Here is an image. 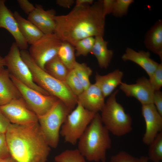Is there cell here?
<instances>
[{
    "label": "cell",
    "instance_id": "cell-7",
    "mask_svg": "<svg viewBox=\"0 0 162 162\" xmlns=\"http://www.w3.org/2000/svg\"><path fill=\"white\" fill-rule=\"evenodd\" d=\"M96 113L86 109L78 101L76 107L68 115L61 127L60 134L65 141L75 145Z\"/></svg>",
    "mask_w": 162,
    "mask_h": 162
},
{
    "label": "cell",
    "instance_id": "cell-27",
    "mask_svg": "<svg viewBox=\"0 0 162 162\" xmlns=\"http://www.w3.org/2000/svg\"><path fill=\"white\" fill-rule=\"evenodd\" d=\"M77 149H66L56 155L55 161L59 162H86Z\"/></svg>",
    "mask_w": 162,
    "mask_h": 162
},
{
    "label": "cell",
    "instance_id": "cell-13",
    "mask_svg": "<svg viewBox=\"0 0 162 162\" xmlns=\"http://www.w3.org/2000/svg\"><path fill=\"white\" fill-rule=\"evenodd\" d=\"M119 88L127 96L136 98L142 105L153 104L154 91L149 79L145 77L138 79L134 84H128L122 82Z\"/></svg>",
    "mask_w": 162,
    "mask_h": 162
},
{
    "label": "cell",
    "instance_id": "cell-9",
    "mask_svg": "<svg viewBox=\"0 0 162 162\" xmlns=\"http://www.w3.org/2000/svg\"><path fill=\"white\" fill-rule=\"evenodd\" d=\"M62 42L54 33L44 34L35 43L31 45L29 54L38 66L45 70L46 63L57 55Z\"/></svg>",
    "mask_w": 162,
    "mask_h": 162
},
{
    "label": "cell",
    "instance_id": "cell-8",
    "mask_svg": "<svg viewBox=\"0 0 162 162\" xmlns=\"http://www.w3.org/2000/svg\"><path fill=\"white\" fill-rule=\"evenodd\" d=\"M4 59L5 66L10 75L37 91L44 94H50L34 82L30 70L22 59L20 49L15 42L12 43Z\"/></svg>",
    "mask_w": 162,
    "mask_h": 162
},
{
    "label": "cell",
    "instance_id": "cell-33",
    "mask_svg": "<svg viewBox=\"0 0 162 162\" xmlns=\"http://www.w3.org/2000/svg\"><path fill=\"white\" fill-rule=\"evenodd\" d=\"M10 156L5 134H0V158Z\"/></svg>",
    "mask_w": 162,
    "mask_h": 162
},
{
    "label": "cell",
    "instance_id": "cell-37",
    "mask_svg": "<svg viewBox=\"0 0 162 162\" xmlns=\"http://www.w3.org/2000/svg\"><path fill=\"white\" fill-rule=\"evenodd\" d=\"M115 0H103V11L105 16L107 14L112 13Z\"/></svg>",
    "mask_w": 162,
    "mask_h": 162
},
{
    "label": "cell",
    "instance_id": "cell-41",
    "mask_svg": "<svg viewBox=\"0 0 162 162\" xmlns=\"http://www.w3.org/2000/svg\"><path fill=\"white\" fill-rule=\"evenodd\" d=\"M4 66H5V63L4 58L0 56V71L4 68Z\"/></svg>",
    "mask_w": 162,
    "mask_h": 162
},
{
    "label": "cell",
    "instance_id": "cell-40",
    "mask_svg": "<svg viewBox=\"0 0 162 162\" xmlns=\"http://www.w3.org/2000/svg\"><path fill=\"white\" fill-rule=\"evenodd\" d=\"M0 162H17L11 155L7 157L0 158Z\"/></svg>",
    "mask_w": 162,
    "mask_h": 162
},
{
    "label": "cell",
    "instance_id": "cell-19",
    "mask_svg": "<svg viewBox=\"0 0 162 162\" xmlns=\"http://www.w3.org/2000/svg\"><path fill=\"white\" fill-rule=\"evenodd\" d=\"M123 73L116 69L105 75L96 73L95 83L101 90L105 98L110 96L115 89L121 84Z\"/></svg>",
    "mask_w": 162,
    "mask_h": 162
},
{
    "label": "cell",
    "instance_id": "cell-39",
    "mask_svg": "<svg viewBox=\"0 0 162 162\" xmlns=\"http://www.w3.org/2000/svg\"><path fill=\"white\" fill-rule=\"evenodd\" d=\"M94 3L93 0H76L75 1V6L78 7L86 5H91Z\"/></svg>",
    "mask_w": 162,
    "mask_h": 162
},
{
    "label": "cell",
    "instance_id": "cell-5",
    "mask_svg": "<svg viewBox=\"0 0 162 162\" xmlns=\"http://www.w3.org/2000/svg\"><path fill=\"white\" fill-rule=\"evenodd\" d=\"M118 90H116L106 100L100 115L102 123L109 132L117 136L130 133L132 130V119L123 106L116 100Z\"/></svg>",
    "mask_w": 162,
    "mask_h": 162
},
{
    "label": "cell",
    "instance_id": "cell-12",
    "mask_svg": "<svg viewBox=\"0 0 162 162\" xmlns=\"http://www.w3.org/2000/svg\"><path fill=\"white\" fill-rule=\"evenodd\" d=\"M141 112L146 124L142 140L144 144L148 145L162 131V116L153 104L142 105Z\"/></svg>",
    "mask_w": 162,
    "mask_h": 162
},
{
    "label": "cell",
    "instance_id": "cell-43",
    "mask_svg": "<svg viewBox=\"0 0 162 162\" xmlns=\"http://www.w3.org/2000/svg\"><path fill=\"white\" fill-rule=\"evenodd\" d=\"M58 162V161H55V162Z\"/></svg>",
    "mask_w": 162,
    "mask_h": 162
},
{
    "label": "cell",
    "instance_id": "cell-11",
    "mask_svg": "<svg viewBox=\"0 0 162 162\" xmlns=\"http://www.w3.org/2000/svg\"><path fill=\"white\" fill-rule=\"evenodd\" d=\"M0 110L11 124H26L38 122V116L22 97L0 106Z\"/></svg>",
    "mask_w": 162,
    "mask_h": 162
},
{
    "label": "cell",
    "instance_id": "cell-6",
    "mask_svg": "<svg viewBox=\"0 0 162 162\" xmlns=\"http://www.w3.org/2000/svg\"><path fill=\"white\" fill-rule=\"evenodd\" d=\"M72 110L58 99L47 112L38 117L41 130L50 147L57 146L61 127Z\"/></svg>",
    "mask_w": 162,
    "mask_h": 162
},
{
    "label": "cell",
    "instance_id": "cell-25",
    "mask_svg": "<svg viewBox=\"0 0 162 162\" xmlns=\"http://www.w3.org/2000/svg\"><path fill=\"white\" fill-rule=\"evenodd\" d=\"M147 156L148 160L153 162H160L162 160V131L159 133L148 145Z\"/></svg>",
    "mask_w": 162,
    "mask_h": 162
},
{
    "label": "cell",
    "instance_id": "cell-1",
    "mask_svg": "<svg viewBox=\"0 0 162 162\" xmlns=\"http://www.w3.org/2000/svg\"><path fill=\"white\" fill-rule=\"evenodd\" d=\"M102 2L99 0L91 5L75 6L66 15L56 16L54 33L62 41L74 46L85 38L103 36L105 16Z\"/></svg>",
    "mask_w": 162,
    "mask_h": 162
},
{
    "label": "cell",
    "instance_id": "cell-15",
    "mask_svg": "<svg viewBox=\"0 0 162 162\" xmlns=\"http://www.w3.org/2000/svg\"><path fill=\"white\" fill-rule=\"evenodd\" d=\"M55 10H44L40 5L28 15V20L36 26L44 34L54 33L56 27Z\"/></svg>",
    "mask_w": 162,
    "mask_h": 162
},
{
    "label": "cell",
    "instance_id": "cell-17",
    "mask_svg": "<svg viewBox=\"0 0 162 162\" xmlns=\"http://www.w3.org/2000/svg\"><path fill=\"white\" fill-rule=\"evenodd\" d=\"M122 58L124 61H130L138 65L144 70L149 77L159 64L150 58L149 52L142 50L136 52L129 47L127 48Z\"/></svg>",
    "mask_w": 162,
    "mask_h": 162
},
{
    "label": "cell",
    "instance_id": "cell-35",
    "mask_svg": "<svg viewBox=\"0 0 162 162\" xmlns=\"http://www.w3.org/2000/svg\"><path fill=\"white\" fill-rule=\"evenodd\" d=\"M20 8L26 14L29 15L35 8V6L27 0H17Z\"/></svg>",
    "mask_w": 162,
    "mask_h": 162
},
{
    "label": "cell",
    "instance_id": "cell-29",
    "mask_svg": "<svg viewBox=\"0 0 162 162\" xmlns=\"http://www.w3.org/2000/svg\"><path fill=\"white\" fill-rule=\"evenodd\" d=\"M64 82L73 93L76 97L84 90L82 85L73 69L70 71Z\"/></svg>",
    "mask_w": 162,
    "mask_h": 162
},
{
    "label": "cell",
    "instance_id": "cell-21",
    "mask_svg": "<svg viewBox=\"0 0 162 162\" xmlns=\"http://www.w3.org/2000/svg\"><path fill=\"white\" fill-rule=\"evenodd\" d=\"M20 30L28 44L32 45L39 40L44 34L34 24L22 17L17 11L13 13Z\"/></svg>",
    "mask_w": 162,
    "mask_h": 162
},
{
    "label": "cell",
    "instance_id": "cell-23",
    "mask_svg": "<svg viewBox=\"0 0 162 162\" xmlns=\"http://www.w3.org/2000/svg\"><path fill=\"white\" fill-rule=\"evenodd\" d=\"M44 69L52 76L64 82L70 70L64 64L57 55L46 63Z\"/></svg>",
    "mask_w": 162,
    "mask_h": 162
},
{
    "label": "cell",
    "instance_id": "cell-32",
    "mask_svg": "<svg viewBox=\"0 0 162 162\" xmlns=\"http://www.w3.org/2000/svg\"><path fill=\"white\" fill-rule=\"evenodd\" d=\"M110 162H140V158L134 157L124 151L112 156Z\"/></svg>",
    "mask_w": 162,
    "mask_h": 162
},
{
    "label": "cell",
    "instance_id": "cell-14",
    "mask_svg": "<svg viewBox=\"0 0 162 162\" xmlns=\"http://www.w3.org/2000/svg\"><path fill=\"white\" fill-rule=\"evenodd\" d=\"M5 1L0 0V28L7 30L14 39L20 50H26L28 44L22 34L13 13L5 4Z\"/></svg>",
    "mask_w": 162,
    "mask_h": 162
},
{
    "label": "cell",
    "instance_id": "cell-30",
    "mask_svg": "<svg viewBox=\"0 0 162 162\" xmlns=\"http://www.w3.org/2000/svg\"><path fill=\"white\" fill-rule=\"evenodd\" d=\"M134 2L133 0H115L112 13L117 17H121L126 14L130 5Z\"/></svg>",
    "mask_w": 162,
    "mask_h": 162
},
{
    "label": "cell",
    "instance_id": "cell-22",
    "mask_svg": "<svg viewBox=\"0 0 162 162\" xmlns=\"http://www.w3.org/2000/svg\"><path fill=\"white\" fill-rule=\"evenodd\" d=\"M94 38V43L90 53L95 57L100 68H106L112 58L113 51L108 49V42L104 40L103 36H98Z\"/></svg>",
    "mask_w": 162,
    "mask_h": 162
},
{
    "label": "cell",
    "instance_id": "cell-2",
    "mask_svg": "<svg viewBox=\"0 0 162 162\" xmlns=\"http://www.w3.org/2000/svg\"><path fill=\"white\" fill-rule=\"evenodd\" d=\"M10 155L17 162H46L50 151L38 122L11 123L5 134Z\"/></svg>",
    "mask_w": 162,
    "mask_h": 162
},
{
    "label": "cell",
    "instance_id": "cell-20",
    "mask_svg": "<svg viewBox=\"0 0 162 162\" xmlns=\"http://www.w3.org/2000/svg\"><path fill=\"white\" fill-rule=\"evenodd\" d=\"M146 47L158 55L162 61V21L159 20L146 33L144 40Z\"/></svg>",
    "mask_w": 162,
    "mask_h": 162
},
{
    "label": "cell",
    "instance_id": "cell-18",
    "mask_svg": "<svg viewBox=\"0 0 162 162\" xmlns=\"http://www.w3.org/2000/svg\"><path fill=\"white\" fill-rule=\"evenodd\" d=\"M22 97L18 89L11 79L7 69L0 71V106Z\"/></svg>",
    "mask_w": 162,
    "mask_h": 162
},
{
    "label": "cell",
    "instance_id": "cell-42",
    "mask_svg": "<svg viewBox=\"0 0 162 162\" xmlns=\"http://www.w3.org/2000/svg\"><path fill=\"white\" fill-rule=\"evenodd\" d=\"M140 162H148L149 160L147 156H142L140 158ZM162 162V161L160 162Z\"/></svg>",
    "mask_w": 162,
    "mask_h": 162
},
{
    "label": "cell",
    "instance_id": "cell-38",
    "mask_svg": "<svg viewBox=\"0 0 162 162\" xmlns=\"http://www.w3.org/2000/svg\"><path fill=\"white\" fill-rule=\"evenodd\" d=\"M75 3L74 0H57L56 3L60 6L65 8H69Z\"/></svg>",
    "mask_w": 162,
    "mask_h": 162
},
{
    "label": "cell",
    "instance_id": "cell-31",
    "mask_svg": "<svg viewBox=\"0 0 162 162\" xmlns=\"http://www.w3.org/2000/svg\"><path fill=\"white\" fill-rule=\"evenodd\" d=\"M149 79L154 91L160 90L162 86V63L159 64L156 70Z\"/></svg>",
    "mask_w": 162,
    "mask_h": 162
},
{
    "label": "cell",
    "instance_id": "cell-4",
    "mask_svg": "<svg viewBox=\"0 0 162 162\" xmlns=\"http://www.w3.org/2000/svg\"><path fill=\"white\" fill-rule=\"evenodd\" d=\"M22 58L28 67L34 82L50 95L58 98L71 110L77 105V97L71 91L65 82L57 80L38 67L26 50L20 51Z\"/></svg>",
    "mask_w": 162,
    "mask_h": 162
},
{
    "label": "cell",
    "instance_id": "cell-16",
    "mask_svg": "<svg viewBox=\"0 0 162 162\" xmlns=\"http://www.w3.org/2000/svg\"><path fill=\"white\" fill-rule=\"evenodd\" d=\"M77 98L78 101L84 108L95 113L101 111L105 104V98L95 82L91 83Z\"/></svg>",
    "mask_w": 162,
    "mask_h": 162
},
{
    "label": "cell",
    "instance_id": "cell-3",
    "mask_svg": "<svg viewBox=\"0 0 162 162\" xmlns=\"http://www.w3.org/2000/svg\"><path fill=\"white\" fill-rule=\"evenodd\" d=\"M109 132L100 115L96 113L78 140L77 149L89 161L105 162L106 151L112 144Z\"/></svg>",
    "mask_w": 162,
    "mask_h": 162
},
{
    "label": "cell",
    "instance_id": "cell-26",
    "mask_svg": "<svg viewBox=\"0 0 162 162\" xmlns=\"http://www.w3.org/2000/svg\"><path fill=\"white\" fill-rule=\"evenodd\" d=\"M73 69L82 85L84 90L91 84L90 76L92 74V69L85 63H75Z\"/></svg>",
    "mask_w": 162,
    "mask_h": 162
},
{
    "label": "cell",
    "instance_id": "cell-24",
    "mask_svg": "<svg viewBox=\"0 0 162 162\" xmlns=\"http://www.w3.org/2000/svg\"><path fill=\"white\" fill-rule=\"evenodd\" d=\"M74 46L69 43L62 41L57 56L61 61L70 70L73 69L76 62Z\"/></svg>",
    "mask_w": 162,
    "mask_h": 162
},
{
    "label": "cell",
    "instance_id": "cell-28",
    "mask_svg": "<svg viewBox=\"0 0 162 162\" xmlns=\"http://www.w3.org/2000/svg\"><path fill=\"white\" fill-rule=\"evenodd\" d=\"M94 42L95 38L94 37H87L78 41L74 46L76 56H86L90 53Z\"/></svg>",
    "mask_w": 162,
    "mask_h": 162
},
{
    "label": "cell",
    "instance_id": "cell-34",
    "mask_svg": "<svg viewBox=\"0 0 162 162\" xmlns=\"http://www.w3.org/2000/svg\"><path fill=\"white\" fill-rule=\"evenodd\" d=\"M153 103L159 113L162 116V93L160 90L154 92Z\"/></svg>",
    "mask_w": 162,
    "mask_h": 162
},
{
    "label": "cell",
    "instance_id": "cell-10",
    "mask_svg": "<svg viewBox=\"0 0 162 162\" xmlns=\"http://www.w3.org/2000/svg\"><path fill=\"white\" fill-rule=\"evenodd\" d=\"M29 108L38 117L47 112L59 99L51 95L42 94L27 86L10 74Z\"/></svg>",
    "mask_w": 162,
    "mask_h": 162
},
{
    "label": "cell",
    "instance_id": "cell-36",
    "mask_svg": "<svg viewBox=\"0 0 162 162\" xmlns=\"http://www.w3.org/2000/svg\"><path fill=\"white\" fill-rule=\"evenodd\" d=\"M10 124L0 110V134H5Z\"/></svg>",
    "mask_w": 162,
    "mask_h": 162
}]
</instances>
